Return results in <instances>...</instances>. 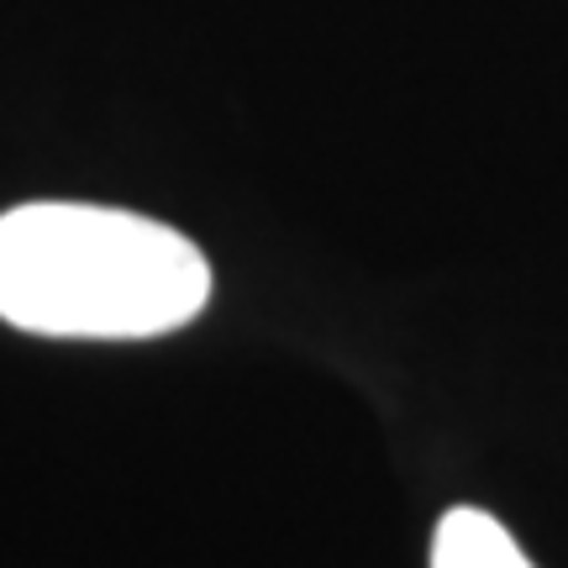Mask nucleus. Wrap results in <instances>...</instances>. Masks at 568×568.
Wrapping results in <instances>:
<instances>
[{"label":"nucleus","mask_w":568,"mask_h":568,"mask_svg":"<svg viewBox=\"0 0 568 568\" xmlns=\"http://www.w3.org/2000/svg\"><path fill=\"white\" fill-rule=\"evenodd\" d=\"M205 301V253L153 216L80 201L0 216V322L21 332L138 343L190 326Z\"/></svg>","instance_id":"nucleus-1"},{"label":"nucleus","mask_w":568,"mask_h":568,"mask_svg":"<svg viewBox=\"0 0 568 568\" xmlns=\"http://www.w3.org/2000/svg\"><path fill=\"white\" fill-rule=\"evenodd\" d=\"M432 568H537L489 510L453 506L432 531Z\"/></svg>","instance_id":"nucleus-2"}]
</instances>
